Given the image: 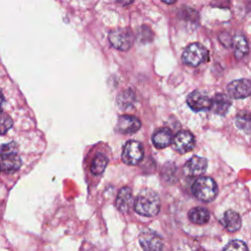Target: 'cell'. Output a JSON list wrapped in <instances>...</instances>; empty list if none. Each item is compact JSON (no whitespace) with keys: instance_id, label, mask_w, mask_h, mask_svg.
<instances>
[{"instance_id":"1","label":"cell","mask_w":251,"mask_h":251,"mask_svg":"<svg viewBox=\"0 0 251 251\" xmlns=\"http://www.w3.org/2000/svg\"><path fill=\"white\" fill-rule=\"evenodd\" d=\"M134 210L141 216L144 217H154L160 211V199L158 194L151 189L145 188L141 190L134 202Z\"/></svg>"},{"instance_id":"2","label":"cell","mask_w":251,"mask_h":251,"mask_svg":"<svg viewBox=\"0 0 251 251\" xmlns=\"http://www.w3.org/2000/svg\"><path fill=\"white\" fill-rule=\"evenodd\" d=\"M191 189L193 195L203 202H211L216 198L218 193L217 183L209 176H202L196 179Z\"/></svg>"},{"instance_id":"3","label":"cell","mask_w":251,"mask_h":251,"mask_svg":"<svg viewBox=\"0 0 251 251\" xmlns=\"http://www.w3.org/2000/svg\"><path fill=\"white\" fill-rule=\"evenodd\" d=\"M208 57L207 49L200 43H191L183 51L182 62L189 67H197Z\"/></svg>"},{"instance_id":"4","label":"cell","mask_w":251,"mask_h":251,"mask_svg":"<svg viewBox=\"0 0 251 251\" xmlns=\"http://www.w3.org/2000/svg\"><path fill=\"white\" fill-rule=\"evenodd\" d=\"M109 41L116 49L126 51L133 43V34L127 27H119L109 33Z\"/></svg>"},{"instance_id":"5","label":"cell","mask_w":251,"mask_h":251,"mask_svg":"<svg viewBox=\"0 0 251 251\" xmlns=\"http://www.w3.org/2000/svg\"><path fill=\"white\" fill-rule=\"evenodd\" d=\"M144 156V150L140 142L136 140H129L126 143L122 153V160L129 166L137 165Z\"/></svg>"},{"instance_id":"6","label":"cell","mask_w":251,"mask_h":251,"mask_svg":"<svg viewBox=\"0 0 251 251\" xmlns=\"http://www.w3.org/2000/svg\"><path fill=\"white\" fill-rule=\"evenodd\" d=\"M228 95L234 99H243L250 95L251 82L247 78H240L231 81L226 86Z\"/></svg>"},{"instance_id":"7","label":"cell","mask_w":251,"mask_h":251,"mask_svg":"<svg viewBox=\"0 0 251 251\" xmlns=\"http://www.w3.org/2000/svg\"><path fill=\"white\" fill-rule=\"evenodd\" d=\"M139 243L144 250H162L164 247L161 236L151 229H145L139 234Z\"/></svg>"},{"instance_id":"8","label":"cell","mask_w":251,"mask_h":251,"mask_svg":"<svg viewBox=\"0 0 251 251\" xmlns=\"http://www.w3.org/2000/svg\"><path fill=\"white\" fill-rule=\"evenodd\" d=\"M174 148L178 153H186L191 151L195 145V139L193 134L188 130L178 131L173 138Z\"/></svg>"},{"instance_id":"9","label":"cell","mask_w":251,"mask_h":251,"mask_svg":"<svg viewBox=\"0 0 251 251\" xmlns=\"http://www.w3.org/2000/svg\"><path fill=\"white\" fill-rule=\"evenodd\" d=\"M212 99L203 92L193 91L187 97V105L195 112L207 111L211 108Z\"/></svg>"},{"instance_id":"10","label":"cell","mask_w":251,"mask_h":251,"mask_svg":"<svg viewBox=\"0 0 251 251\" xmlns=\"http://www.w3.org/2000/svg\"><path fill=\"white\" fill-rule=\"evenodd\" d=\"M140 126L141 123L136 117L123 115L117 121L116 130L123 134H131L139 130Z\"/></svg>"},{"instance_id":"11","label":"cell","mask_w":251,"mask_h":251,"mask_svg":"<svg viewBox=\"0 0 251 251\" xmlns=\"http://www.w3.org/2000/svg\"><path fill=\"white\" fill-rule=\"evenodd\" d=\"M206 168L207 160L202 157L194 156L185 163L183 172L188 176H197L202 175L206 171Z\"/></svg>"},{"instance_id":"12","label":"cell","mask_w":251,"mask_h":251,"mask_svg":"<svg viewBox=\"0 0 251 251\" xmlns=\"http://www.w3.org/2000/svg\"><path fill=\"white\" fill-rule=\"evenodd\" d=\"M173 133L168 127H161L155 130L152 135V142L155 147L162 149L172 144Z\"/></svg>"},{"instance_id":"13","label":"cell","mask_w":251,"mask_h":251,"mask_svg":"<svg viewBox=\"0 0 251 251\" xmlns=\"http://www.w3.org/2000/svg\"><path fill=\"white\" fill-rule=\"evenodd\" d=\"M133 203L132 192L129 187H123L120 189L116 199V206L119 211L126 213L127 212Z\"/></svg>"},{"instance_id":"14","label":"cell","mask_w":251,"mask_h":251,"mask_svg":"<svg viewBox=\"0 0 251 251\" xmlns=\"http://www.w3.org/2000/svg\"><path fill=\"white\" fill-rule=\"evenodd\" d=\"M230 105H231L230 99L226 94L217 93L214 96V98L212 99L210 109H212L214 113H216L218 115H221V116H224L228 111Z\"/></svg>"},{"instance_id":"15","label":"cell","mask_w":251,"mask_h":251,"mask_svg":"<svg viewBox=\"0 0 251 251\" xmlns=\"http://www.w3.org/2000/svg\"><path fill=\"white\" fill-rule=\"evenodd\" d=\"M221 223L226 227V229L230 232H234V231L238 230L241 226L240 216L232 210H227L224 214V216L221 220Z\"/></svg>"},{"instance_id":"16","label":"cell","mask_w":251,"mask_h":251,"mask_svg":"<svg viewBox=\"0 0 251 251\" xmlns=\"http://www.w3.org/2000/svg\"><path fill=\"white\" fill-rule=\"evenodd\" d=\"M22 160L19 154L2 155L0 159V170L5 172H15L21 168Z\"/></svg>"},{"instance_id":"17","label":"cell","mask_w":251,"mask_h":251,"mask_svg":"<svg viewBox=\"0 0 251 251\" xmlns=\"http://www.w3.org/2000/svg\"><path fill=\"white\" fill-rule=\"evenodd\" d=\"M188 219L196 225H204L210 219L209 211L204 207H194L188 212Z\"/></svg>"},{"instance_id":"18","label":"cell","mask_w":251,"mask_h":251,"mask_svg":"<svg viewBox=\"0 0 251 251\" xmlns=\"http://www.w3.org/2000/svg\"><path fill=\"white\" fill-rule=\"evenodd\" d=\"M107 164H108L107 156L105 154L99 152L94 156V159L90 166V171L93 175L99 176L105 171Z\"/></svg>"},{"instance_id":"19","label":"cell","mask_w":251,"mask_h":251,"mask_svg":"<svg viewBox=\"0 0 251 251\" xmlns=\"http://www.w3.org/2000/svg\"><path fill=\"white\" fill-rule=\"evenodd\" d=\"M232 46L234 49V55L238 59L244 57L248 53V44L245 37L242 35H236L233 38Z\"/></svg>"},{"instance_id":"20","label":"cell","mask_w":251,"mask_h":251,"mask_svg":"<svg viewBox=\"0 0 251 251\" xmlns=\"http://www.w3.org/2000/svg\"><path fill=\"white\" fill-rule=\"evenodd\" d=\"M234 123L238 128L246 131L247 133L250 131V118H249L248 113L239 114L235 118Z\"/></svg>"},{"instance_id":"21","label":"cell","mask_w":251,"mask_h":251,"mask_svg":"<svg viewBox=\"0 0 251 251\" xmlns=\"http://www.w3.org/2000/svg\"><path fill=\"white\" fill-rule=\"evenodd\" d=\"M117 100L122 107L127 108L132 105V103L134 101V95L130 90H126L120 94V96H119V98H117Z\"/></svg>"},{"instance_id":"22","label":"cell","mask_w":251,"mask_h":251,"mask_svg":"<svg viewBox=\"0 0 251 251\" xmlns=\"http://www.w3.org/2000/svg\"><path fill=\"white\" fill-rule=\"evenodd\" d=\"M13 126V120L5 113H0V135L5 134Z\"/></svg>"},{"instance_id":"23","label":"cell","mask_w":251,"mask_h":251,"mask_svg":"<svg viewBox=\"0 0 251 251\" xmlns=\"http://www.w3.org/2000/svg\"><path fill=\"white\" fill-rule=\"evenodd\" d=\"M225 250H230V251H247L248 247L246 244L241 240H231L229 241L225 247Z\"/></svg>"},{"instance_id":"24","label":"cell","mask_w":251,"mask_h":251,"mask_svg":"<svg viewBox=\"0 0 251 251\" xmlns=\"http://www.w3.org/2000/svg\"><path fill=\"white\" fill-rule=\"evenodd\" d=\"M19 153V146L15 141L8 142L3 144L0 147V155H8V154H17Z\"/></svg>"},{"instance_id":"25","label":"cell","mask_w":251,"mask_h":251,"mask_svg":"<svg viewBox=\"0 0 251 251\" xmlns=\"http://www.w3.org/2000/svg\"><path fill=\"white\" fill-rule=\"evenodd\" d=\"M114 1L121 6H126V5H129L133 0H114Z\"/></svg>"},{"instance_id":"26","label":"cell","mask_w":251,"mask_h":251,"mask_svg":"<svg viewBox=\"0 0 251 251\" xmlns=\"http://www.w3.org/2000/svg\"><path fill=\"white\" fill-rule=\"evenodd\" d=\"M3 102H4V97H3V94H2V92H1V90H0V109H1V107H2Z\"/></svg>"},{"instance_id":"27","label":"cell","mask_w":251,"mask_h":251,"mask_svg":"<svg viewBox=\"0 0 251 251\" xmlns=\"http://www.w3.org/2000/svg\"><path fill=\"white\" fill-rule=\"evenodd\" d=\"M163 2H165V3H167V4H173V3H175L176 0H162Z\"/></svg>"}]
</instances>
